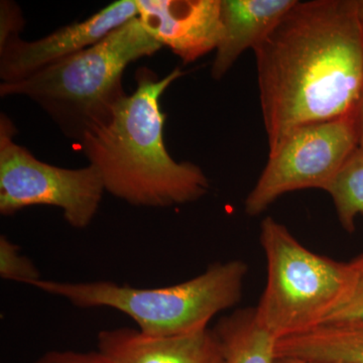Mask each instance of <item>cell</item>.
Wrapping results in <instances>:
<instances>
[{
	"label": "cell",
	"mask_w": 363,
	"mask_h": 363,
	"mask_svg": "<svg viewBox=\"0 0 363 363\" xmlns=\"http://www.w3.org/2000/svg\"><path fill=\"white\" fill-rule=\"evenodd\" d=\"M20 250L7 236H0V277L6 281L33 286L42 279L40 272L35 262Z\"/></svg>",
	"instance_id": "16"
},
{
	"label": "cell",
	"mask_w": 363,
	"mask_h": 363,
	"mask_svg": "<svg viewBox=\"0 0 363 363\" xmlns=\"http://www.w3.org/2000/svg\"><path fill=\"white\" fill-rule=\"evenodd\" d=\"M332 322H353L363 325V253L348 262L345 291L324 324Z\"/></svg>",
	"instance_id": "15"
},
{
	"label": "cell",
	"mask_w": 363,
	"mask_h": 363,
	"mask_svg": "<svg viewBox=\"0 0 363 363\" xmlns=\"http://www.w3.org/2000/svg\"><path fill=\"white\" fill-rule=\"evenodd\" d=\"M357 147L354 116L294 130L269 155L262 175L245 199V213L259 216L281 196L294 191H326Z\"/></svg>",
	"instance_id": "7"
},
{
	"label": "cell",
	"mask_w": 363,
	"mask_h": 363,
	"mask_svg": "<svg viewBox=\"0 0 363 363\" xmlns=\"http://www.w3.org/2000/svg\"><path fill=\"white\" fill-rule=\"evenodd\" d=\"M223 350L224 363H274L278 339L257 320L255 309L240 310L214 329Z\"/></svg>",
	"instance_id": "13"
},
{
	"label": "cell",
	"mask_w": 363,
	"mask_h": 363,
	"mask_svg": "<svg viewBox=\"0 0 363 363\" xmlns=\"http://www.w3.org/2000/svg\"><path fill=\"white\" fill-rule=\"evenodd\" d=\"M136 0H119L93 14L37 40L20 35L0 43V78L11 83L30 77L35 72L97 44L106 35L138 18Z\"/></svg>",
	"instance_id": "8"
},
{
	"label": "cell",
	"mask_w": 363,
	"mask_h": 363,
	"mask_svg": "<svg viewBox=\"0 0 363 363\" xmlns=\"http://www.w3.org/2000/svg\"><path fill=\"white\" fill-rule=\"evenodd\" d=\"M298 0H221L222 37L211 76L223 78L247 50L255 49Z\"/></svg>",
	"instance_id": "11"
},
{
	"label": "cell",
	"mask_w": 363,
	"mask_h": 363,
	"mask_svg": "<svg viewBox=\"0 0 363 363\" xmlns=\"http://www.w3.org/2000/svg\"><path fill=\"white\" fill-rule=\"evenodd\" d=\"M358 135V147L363 149V92L354 113Z\"/></svg>",
	"instance_id": "19"
},
{
	"label": "cell",
	"mask_w": 363,
	"mask_h": 363,
	"mask_svg": "<svg viewBox=\"0 0 363 363\" xmlns=\"http://www.w3.org/2000/svg\"><path fill=\"white\" fill-rule=\"evenodd\" d=\"M327 193L344 230L355 231V219L363 215V149L358 147L348 157L331 182Z\"/></svg>",
	"instance_id": "14"
},
{
	"label": "cell",
	"mask_w": 363,
	"mask_h": 363,
	"mask_svg": "<svg viewBox=\"0 0 363 363\" xmlns=\"http://www.w3.org/2000/svg\"><path fill=\"white\" fill-rule=\"evenodd\" d=\"M25 26V20L20 6L13 1L0 2V43L11 37L20 35Z\"/></svg>",
	"instance_id": "17"
},
{
	"label": "cell",
	"mask_w": 363,
	"mask_h": 363,
	"mask_svg": "<svg viewBox=\"0 0 363 363\" xmlns=\"http://www.w3.org/2000/svg\"><path fill=\"white\" fill-rule=\"evenodd\" d=\"M247 272L245 262L234 259L215 262L195 278L162 288H138L111 281L69 283L44 279L32 286L65 298L75 307L116 310L131 318L145 335L166 337L208 328L212 318L240 302Z\"/></svg>",
	"instance_id": "4"
},
{
	"label": "cell",
	"mask_w": 363,
	"mask_h": 363,
	"mask_svg": "<svg viewBox=\"0 0 363 363\" xmlns=\"http://www.w3.org/2000/svg\"><path fill=\"white\" fill-rule=\"evenodd\" d=\"M259 240L267 266L255 308L259 323L278 340L323 325L345 291L348 262L311 252L272 217L260 224Z\"/></svg>",
	"instance_id": "5"
},
{
	"label": "cell",
	"mask_w": 363,
	"mask_h": 363,
	"mask_svg": "<svg viewBox=\"0 0 363 363\" xmlns=\"http://www.w3.org/2000/svg\"><path fill=\"white\" fill-rule=\"evenodd\" d=\"M184 72L164 77L147 68L136 72L135 92L114 106L111 118L80 143L105 192L135 207L168 208L201 199L209 180L197 164L176 162L164 145L166 116L161 97Z\"/></svg>",
	"instance_id": "2"
},
{
	"label": "cell",
	"mask_w": 363,
	"mask_h": 363,
	"mask_svg": "<svg viewBox=\"0 0 363 363\" xmlns=\"http://www.w3.org/2000/svg\"><path fill=\"white\" fill-rule=\"evenodd\" d=\"M97 351L111 363H224L220 340L209 328L166 337L130 327L107 329L98 333Z\"/></svg>",
	"instance_id": "10"
},
{
	"label": "cell",
	"mask_w": 363,
	"mask_h": 363,
	"mask_svg": "<svg viewBox=\"0 0 363 363\" xmlns=\"http://www.w3.org/2000/svg\"><path fill=\"white\" fill-rule=\"evenodd\" d=\"M274 363H328V362H309V360L298 359V358L291 357H278Z\"/></svg>",
	"instance_id": "20"
},
{
	"label": "cell",
	"mask_w": 363,
	"mask_h": 363,
	"mask_svg": "<svg viewBox=\"0 0 363 363\" xmlns=\"http://www.w3.org/2000/svg\"><path fill=\"white\" fill-rule=\"evenodd\" d=\"M35 363H111L99 352L52 350L45 353Z\"/></svg>",
	"instance_id": "18"
},
{
	"label": "cell",
	"mask_w": 363,
	"mask_h": 363,
	"mask_svg": "<svg viewBox=\"0 0 363 363\" xmlns=\"http://www.w3.org/2000/svg\"><path fill=\"white\" fill-rule=\"evenodd\" d=\"M357 16L363 28V0H357Z\"/></svg>",
	"instance_id": "21"
},
{
	"label": "cell",
	"mask_w": 363,
	"mask_h": 363,
	"mask_svg": "<svg viewBox=\"0 0 363 363\" xmlns=\"http://www.w3.org/2000/svg\"><path fill=\"white\" fill-rule=\"evenodd\" d=\"M276 355L317 362L363 363V325L332 322L279 339Z\"/></svg>",
	"instance_id": "12"
},
{
	"label": "cell",
	"mask_w": 363,
	"mask_h": 363,
	"mask_svg": "<svg viewBox=\"0 0 363 363\" xmlns=\"http://www.w3.org/2000/svg\"><path fill=\"white\" fill-rule=\"evenodd\" d=\"M253 52L269 155L298 128L354 116L363 92L357 0L297 1Z\"/></svg>",
	"instance_id": "1"
},
{
	"label": "cell",
	"mask_w": 363,
	"mask_h": 363,
	"mask_svg": "<svg viewBox=\"0 0 363 363\" xmlns=\"http://www.w3.org/2000/svg\"><path fill=\"white\" fill-rule=\"evenodd\" d=\"M147 32L185 64L215 51L222 32L221 0H136Z\"/></svg>",
	"instance_id": "9"
},
{
	"label": "cell",
	"mask_w": 363,
	"mask_h": 363,
	"mask_svg": "<svg viewBox=\"0 0 363 363\" xmlns=\"http://www.w3.org/2000/svg\"><path fill=\"white\" fill-rule=\"evenodd\" d=\"M161 49L138 16L97 44L30 77L2 82L0 95L32 100L63 135L80 143L88 133L111 118L114 106L126 96L123 75L128 65Z\"/></svg>",
	"instance_id": "3"
},
{
	"label": "cell",
	"mask_w": 363,
	"mask_h": 363,
	"mask_svg": "<svg viewBox=\"0 0 363 363\" xmlns=\"http://www.w3.org/2000/svg\"><path fill=\"white\" fill-rule=\"evenodd\" d=\"M16 126L0 117V214L11 216L25 208L52 206L63 211L69 225L84 229L92 223L105 192L94 167L64 169L40 162L14 142Z\"/></svg>",
	"instance_id": "6"
}]
</instances>
